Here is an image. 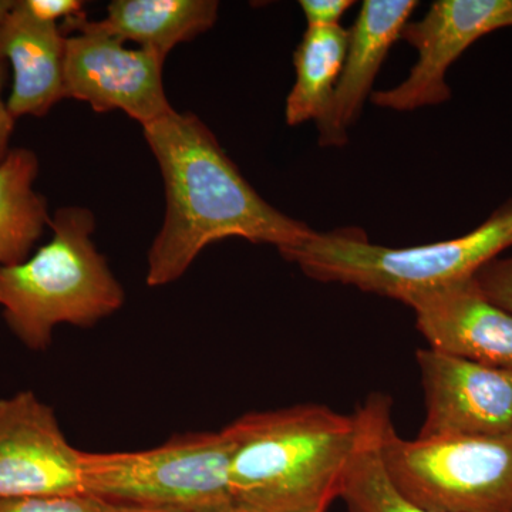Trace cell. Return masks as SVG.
I'll use <instances>...</instances> for the list:
<instances>
[{"label": "cell", "instance_id": "6da1fadb", "mask_svg": "<svg viewBox=\"0 0 512 512\" xmlns=\"http://www.w3.org/2000/svg\"><path fill=\"white\" fill-rule=\"evenodd\" d=\"M165 187V217L147 255L150 288L170 285L188 271L202 249L227 238L295 247L312 234L245 180L220 141L192 113L171 111L143 127Z\"/></svg>", "mask_w": 512, "mask_h": 512}, {"label": "cell", "instance_id": "7a4b0ae2", "mask_svg": "<svg viewBox=\"0 0 512 512\" xmlns=\"http://www.w3.org/2000/svg\"><path fill=\"white\" fill-rule=\"evenodd\" d=\"M231 439L229 483L251 512L328 510L339 498L360 436L356 412L318 404L249 413L224 429Z\"/></svg>", "mask_w": 512, "mask_h": 512}, {"label": "cell", "instance_id": "3957f363", "mask_svg": "<svg viewBox=\"0 0 512 512\" xmlns=\"http://www.w3.org/2000/svg\"><path fill=\"white\" fill-rule=\"evenodd\" d=\"M512 248V200L461 237L419 247L373 244L366 232L343 227L313 231L282 258L315 281L355 286L406 305L414 296L474 278Z\"/></svg>", "mask_w": 512, "mask_h": 512}, {"label": "cell", "instance_id": "277c9868", "mask_svg": "<svg viewBox=\"0 0 512 512\" xmlns=\"http://www.w3.org/2000/svg\"><path fill=\"white\" fill-rule=\"evenodd\" d=\"M52 239L18 265L0 268V306L30 350L49 348L63 323L93 328L124 305L126 293L93 241L96 218L64 207L50 218Z\"/></svg>", "mask_w": 512, "mask_h": 512}, {"label": "cell", "instance_id": "5b68a950", "mask_svg": "<svg viewBox=\"0 0 512 512\" xmlns=\"http://www.w3.org/2000/svg\"><path fill=\"white\" fill-rule=\"evenodd\" d=\"M227 431L178 434L161 446L83 451L84 493L114 507L221 512L237 507L229 483Z\"/></svg>", "mask_w": 512, "mask_h": 512}, {"label": "cell", "instance_id": "8992f818", "mask_svg": "<svg viewBox=\"0 0 512 512\" xmlns=\"http://www.w3.org/2000/svg\"><path fill=\"white\" fill-rule=\"evenodd\" d=\"M384 468L400 494L433 512H512V431L407 440L386 424Z\"/></svg>", "mask_w": 512, "mask_h": 512}, {"label": "cell", "instance_id": "52a82bcc", "mask_svg": "<svg viewBox=\"0 0 512 512\" xmlns=\"http://www.w3.org/2000/svg\"><path fill=\"white\" fill-rule=\"evenodd\" d=\"M64 93L97 113L120 110L141 127L173 111L164 90V57L130 49L123 40L94 28L87 16L63 23Z\"/></svg>", "mask_w": 512, "mask_h": 512}, {"label": "cell", "instance_id": "ba28073f", "mask_svg": "<svg viewBox=\"0 0 512 512\" xmlns=\"http://www.w3.org/2000/svg\"><path fill=\"white\" fill-rule=\"evenodd\" d=\"M512 28V0H437L426 15L404 26L400 39L417 50L404 82L372 93L373 104L414 111L450 100L448 69L481 37Z\"/></svg>", "mask_w": 512, "mask_h": 512}, {"label": "cell", "instance_id": "9c48e42d", "mask_svg": "<svg viewBox=\"0 0 512 512\" xmlns=\"http://www.w3.org/2000/svg\"><path fill=\"white\" fill-rule=\"evenodd\" d=\"M84 493L83 451L33 392L0 399V498Z\"/></svg>", "mask_w": 512, "mask_h": 512}, {"label": "cell", "instance_id": "30bf717a", "mask_svg": "<svg viewBox=\"0 0 512 512\" xmlns=\"http://www.w3.org/2000/svg\"><path fill=\"white\" fill-rule=\"evenodd\" d=\"M426 419L419 439L512 431V370L419 349Z\"/></svg>", "mask_w": 512, "mask_h": 512}, {"label": "cell", "instance_id": "8fae6325", "mask_svg": "<svg viewBox=\"0 0 512 512\" xmlns=\"http://www.w3.org/2000/svg\"><path fill=\"white\" fill-rule=\"evenodd\" d=\"M406 305L430 349L512 370V313L488 299L476 278L421 293Z\"/></svg>", "mask_w": 512, "mask_h": 512}, {"label": "cell", "instance_id": "7c38bea8", "mask_svg": "<svg viewBox=\"0 0 512 512\" xmlns=\"http://www.w3.org/2000/svg\"><path fill=\"white\" fill-rule=\"evenodd\" d=\"M417 6L416 0L362 3L355 25L349 30L348 52L332 106L318 126L320 146L342 147L348 143V128L359 119L365 101L372 96L380 67Z\"/></svg>", "mask_w": 512, "mask_h": 512}, {"label": "cell", "instance_id": "4fadbf2b", "mask_svg": "<svg viewBox=\"0 0 512 512\" xmlns=\"http://www.w3.org/2000/svg\"><path fill=\"white\" fill-rule=\"evenodd\" d=\"M66 36L60 26L47 25L13 5L0 23V55L12 66L8 109L13 119L43 117L64 93Z\"/></svg>", "mask_w": 512, "mask_h": 512}, {"label": "cell", "instance_id": "5bb4252c", "mask_svg": "<svg viewBox=\"0 0 512 512\" xmlns=\"http://www.w3.org/2000/svg\"><path fill=\"white\" fill-rule=\"evenodd\" d=\"M215 0H114L94 28L164 57L181 43L208 32L218 19Z\"/></svg>", "mask_w": 512, "mask_h": 512}, {"label": "cell", "instance_id": "9a60e30c", "mask_svg": "<svg viewBox=\"0 0 512 512\" xmlns=\"http://www.w3.org/2000/svg\"><path fill=\"white\" fill-rule=\"evenodd\" d=\"M356 414L360 421L359 441L339 495L349 512H433L400 494L384 468L383 431L392 420L389 397L372 394Z\"/></svg>", "mask_w": 512, "mask_h": 512}, {"label": "cell", "instance_id": "2e32d148", "mask_svg": "<svg viewBox=\"0 0 512 512\" xmlns=\"http://www.w3.org/2000/svg\"><path fill=\"white\" fill-rule=\"evenodd\" d=\"M39 160L28 148H13L0 164V268L29 258L49 227L45 197L36 192Z\"/></svg>", "mask_w": 512, "mask_h": 512}, {"label": "cell", "instance_id": "e0dca14e", "mask_svg": "<svg viewBox=\"0 0 512 512\" xmlns=\"http://www.w3.org/2000/svg\"><path fill=\"white\" fill-rule=\"evenodd\" d=\"M349 30L306 29L293 53L296 79L285 104L288 126L315 121L316 126L328 117L336 86L345 63Z\"/></svg>", "mask_w": 512, "mask_h": 512}, {"label": "cell", "instance_id": "ac0fdd59", "mask_svg": "<svg viewBox=\"0 0 512 512\" xmlns=\"http://www.w3.org/2000/svg\"><path fill=\"white\" fill-rule=\"evenodd\" d=\"M0 512H114V505L87 494L0 498Z\"/></svg>", "mask_w": 512, "mask_h": 512}, {"label": "cell", "instance_id": "d6986e66", "mask_svg": "<svg viewBox=\"0 0 512 512\" xmlns=\"http://www.w3.org/2000/svg\"><path fill=\"white\" fill-rule=\"evenodd\" d=\"M474 278L488 299L512 313V255L498 256Z\"/></svg>", "mask_w": 512, "mask_h": 512}, {"label": "cell", "instance_id": "ffe728a7", "mask_svg": "<svg viewBox=\"0 0 512 512\" xmlns=\"http://www.w3.org/2000/svg\"><path fill=\"white\" fill-rule=\"evenodd\" d=\"M16 5L30 18L47 25L62 26L86 16L84 2L80 0H16Z\"/></svg>", "mask_w": 512, "mask_h": 512}, {"label": "cell", "instance_id": "44dd1931", "mask_svg": "<svg viewBox=\"0 0 512 512\" xmlns=\"http://www.w3.org/2000/svg\"><path fill=\"white\" fill-rule=\"evenodd\" d=\"M308 29L338 28L340 19L345 16L355 2L352 0H301Z\"/></svg>", "mask_w": 512, "mask_h": 512}, {"label": "cell", "instance_id": "7402d4cb", "mask_svg": "<svg viewBox=\"0 0 512 512\" xmlns=\"http://www.w3.org/2000/svg\"><path fill=\"white\" fill-rule=\"evenodd\" d=\"M8 62L0 55V164L8 157L10 151V138H12L15 119L8 109V101L3 100V87H5Z\"/></svg>", "mask_w": 512, "mask_h": 512}, {"label": "cell", "instance_id": "603a6c76", "mask_svg": "<svg viewBox=\"0 0 512 512\" xmlns=\"http://www.w3.org/2000/svg\"><path fill=\"white\" fill-rule=\"evenodd\" d=\"M114 512H170V511H157V510H146V508H133V507H114ZM221 512H251L247 510H242V508H231L228 511Z\"/></svg>", "mask_w": 512, "mask_h": 512}, {"label": "cell", "instance_id": "cb8c5ba5", "mask_svg": "<svg viewBox=\"0 0 512 512\" xmlns=\"http://www.w3.org/2000/svg\"><path fill=\"white\" fill-rule=\"evenodd\" d=\"M13 5H15V0H0V23L9 15Z\"/></svg>", "mask_w": 512, "mask_h": 512}, {"label": "cell", "instance_id": "d4e9b609", "mask_svg": "<svg viewBox=\"0 0 512 512\" xmlns=\"http://www.w3.org/2000/svg\"><path fill=\"white\" fill-rule=\"evenodd\" d=\"M303 512H326V510H313V511H303Z\"/></svg>", "mask_w": 512, "mask_h": 512}]
</instances>
